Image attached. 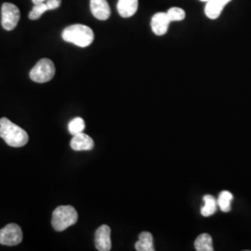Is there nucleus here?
<instances>
[{"label":"nucleus","instance_id":"obj_1","mask_svg":"<svg viewBox=\"0 0 251 251\" xmlns=\"http://www.w3.org/2000/svg\"><path fill=\"white\" fill-rule=\"evenodd\" d=\"M0 137L11 147H23L28 143L26 131L6 117L0 119Z\"/></svg>","mask_w":251,"mask_h":251},{"label":"nucleus","instance_id":"obj_2","mask_svg":"<svg viewBox=\"0 0 251 251\" xmlns=\"http://www.w3.org/2000/svg\"><path fill=\"white\" fill-rule=\"evenodd\" d=\"M63 39L74 45L86 48L94 40V33L90 27L84 25H73L66 27L63 32Z\"/></svg>","mask_w":251,"mask_h":251},{"label":"nucleus","instance_id":"obj_3","mask_svg":"<svg viewBox=\"0 0 251 251\" xmlns=\"http://www.w3.org/2000/svg\"><path fill=\"white\" fill-rule=\"evenodd\" d=\"M78 215L72 206H60L55 208L51 225L55 231L63 232L77 222Z\"/></svg>","mask_w":251,"mask_h":251},{"label":"nucleus","instance_id":"obj_4","mask_svg":"<svg viewBox=\"0 0 251 251\" xmlns=\"http://www.w3.org/2000/svg\"><path fill=\"white\" fill-rule=\"evenodd\" d=\"M55 75V66L51 60L41 59L30 71L29 76L36 83H46L51 80Z\"/></svg>","mask_w":251,"mask_h":251},{"label":"nucleus","instance_id":"obj_5","mask_svg":"<svg viewBox=\"0 0 251 251\" xmlns=\"http://www.w3.org/2000/svg\"><path fill=\"white\" fill-rule=\"evenodd\" d=\"M2 14V26L7 30L11 31L17 26L21 18L20 9L17 6L11 3H4L1 9Z\"/></svg>","mask_w":251,"mask_h":251},{"label":"nucleus","instance_id":"obj_6","mask_svg":"<svg viewBox=\"0 0 251 251\" xmlns=\"http://www.w3.org/2000/svg\"><path fill=\"white\" fill-rule=\"evenodd\" d=\"M23 240L22 229L16 224H9L0 230V244L5 246H16Z\"/></svg>","mask_w":251,"mask_h":251},{"label":"nucleus","instance_id":"obj_7","mask_svg":"<svg viewBox=\"0 0 251 251\" xmlns=\"http://www.w3.org/2000/svg\"><path fill=\"white\" fill-rule=\"evenodd\" d=\"M95 247L99 251H111V229L108 225H101L96 230Z\"/></svg>","mask_w":251,"mask_h":251},{"label":"nucleus","instance_id":"obj_8","mask_svg":"<svg viewBox=\"0 0 251 251\" xmlns=\"http://www.w3.org/2000/svg\"><path fill=\"white\" fill-rule=\"evenodd\" d=\"M171 19L165 12H158L152 16L151 27L156 36H164L171 25Z\"/></svg>","mask_w":251,"mask_h":251},{"label":"nucleus","instance_id":"obj_9","mask_svg":"<svg viewBox=\"0 0 251 251\" xmlns=\"http://www.w3.org/2000/svg\"><path fill=\"white\" fill-rule=\"evenodd\" d=\"M90 10L100 21H106L111 15V9L106 0H90Z\"/></svg>","mask_w":251,"mask_h":251},{"label":"nucleus","instance_id":"obj_10","mask_svg":"<svg viewBox=\"0 0 251 251\" xmlns=\"http://www.w3.org/2000/svg\"><path fill=\"white\" fill-rule=\"evenodd\" d=\"M70 145L75 151H90L94 147V142L89 135L81 132L74 135Z\"/></svg>","mask_w":251,"mask_h":251},{"label":"nucleus","instance_id":"obj_11","mask_svg":"<svg viewBox=\"0 0 251 251\" xmlns=\"http://www.w3.org/2000/svg\"><path fill=\"white\" fill-rule=\"evenodd\" d=\"M232 0H209L206 2L205 13L207 18L215 20L220 17L225 6Z\"/></svg>","mask_w":251,"mask_h":251},{"label":"nucleus","instance_id":"obj_12","mask_svg":"<svg viewBox=\"0 0 251 251\" xmlns=\"http://www.w3.org/2000/svg\"><path fill=\"white\" fill-rule=\"evenodd\" d=\"M139 6L138 0H118L117 11L123 18H129L137 12Z\"/></svg>","mask_w":251,"mask_h":251},{"label":"nucleus","instance_id":"obj_13","mask_svg":"<svg viewBox=\"0 0 251 251\" xmlns=\"http://www.w3.org/2000/svg\"><path fill=\"white\" fill-rule=\"evenodd\" d=\"M135 249L138 251H154L152 234L148 232L141 233L138 242L135 244Z\"/></svg>","mask_w":251,"mask_h":251},{"label":"nucleus","instance_id":"obj_14","mask_svg":"<svg viewBox=\"0 0 251 251\" xmlns=\"http://www.w3.org/2000/svg\"><path fill=\"white\" fill-rule=\"evenodd\" d=\"M195 248L198 251H213L212 237L208 233H202L195 241Z\"/></svg>","mask_w":251,"mask_h":251},{"label":"nucleus","instance_id":"obj_15","mask_svg":"<svg viewBox=\"0 0 251 251\" xmlns=\"http://www.w3.org/2000/svg\"><path fill=\"white\" fill-rule=\"evenodd\" d=\"M204 206L201 207V214L204 217H209L213 215L217 210L218 202L214 197L210 195H206L204 198Z\"/></svg>","mask_w":251,"mask_h":251},{"label":"nucleus","instance_id":"obj_16","mask_svg":"<svg viewBox=\"0 0 251 251\" xmlns=\"http://www.w3.org/2000/svg\"><path fill=\"white\" fill-rule=\"evenodd\" d=\"M233 195L228 192V191H224L220 194L218 198V206L222 209L224 212H229L231 210V203L233 201Z\"/></svg>","mask_w":251,"mask_h":251},{"label":"nucleus","instance_id":"obj_17","mask_svg":"<svg viewBox=\"0 0 251 251\" xmlns=\"http://www.w3.org/2000/svg\"><path fill=\"white\" fill-rule=\"evenodd\" d=\"M68 129L69 132L74 136V135L78 134L84 131L85 129V122L81 117H75L74 118L72 121L68 125Z\"/></svg>","mask_w":251,"mask_h":251},{"label":"nucleus","instance_id":"obj_18","mask_svg":"<svg viewBox=\"0 0 251 251\" xmlns=\"http://www.w3.org/2000/svg\"><path fill=\"white\" fill-rule=\"evenodd\" d=\"M48 9L47 4L45 3H40V4H36L33 9L31 10V12L29 13L28 17L30 20H37L40 18L44 13H45Z\"/></svg>","mask_w":251,"mask_h":251},{"label":"nucleus","instance_id":"obj_19","mask_svg":"<svg viewBox=\"0 0 251 251\" xmlns=\"http://www.w3.org/2000/svg\"><path fill=\"white\" fill-rule=\"evenodd\" d=\"M169 18L171 19V23L172 22H179L182 21L185 18V11L180 8L177 7H173L171 9H169V11L167 12Z\"/></svg>","mask_w":251,"mask_h":251},{"label":"nucleus","instance_id":"obj_20","mask_svg":"<svg viewBox=\"0 0 251 251\" xmlns=\"http://www.w3.org/2000/svg\"><path fill=\"white\" fill-rule=\"evenodd\" d=\"M61 3H62V0H47L46 1V4H47V7L49 10L59 8L61 6Z\"/></svg>","mask_w":251,"mask_h":251},{"label":"nucleus","instance_id":"obj_21","mask_svg":"<svg viewBox=\"0 0 251 251\" xmlns=\"http://www.w3.org/2000/svg\"><path fill=\"white\" fill-rule=\"evenodd\" d=\"M47 0H32V2L36 5V4H40V3H45Z\"/></svg>","mask_w":251,"mask_h":251},{"label":"nucleus","instance_id":"obj_22","mask_svg":"<svg viewBox=\"0 0 251 251\" xmlns=\"http://www.w3.org/2000/svg\"><path fill=\"white\" fill-rule=\"evenodd\" d=\"M200 1H205V2H207V1H209V0H200Z\"/></svg>","mask_w":251,"mask_h":251}]
</instances>
